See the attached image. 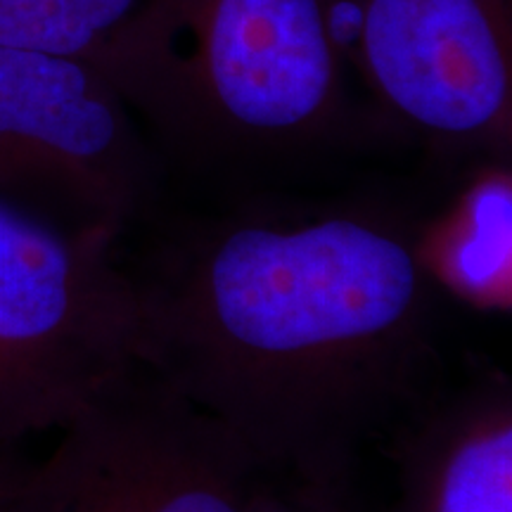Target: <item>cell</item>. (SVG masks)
I'll return each instance as SVG.
<instances>
[{
  "label": "cell",
  "instance_id": "obj_3",
  "mask_svg": "<svg viewBox=\"0 0 512 512\" xmlns=\"http://www.w3.org/2000/svg\"><path fill=\"white\" fill-rule=\"evenodd\" d=\"M143 330L114 240L0 200V451L60 432L128 370Z\"/></svg>",
  "mask_w": 512,
  "mask_h": 512
},
{
  "label": "cell",
  "instance_id": "obj_5",
  "mask_svg": "<svg viewBox=\"0 0 512 512\" xmlns=\"http://www.w3.org/2000/svg\"><path fill=\"white\" fill-rule=\"evenodd\" d=\"M155 195L136 114L98 69L0 46V200L117 242Z\"/></svg>",
  "mask_w": 512,
  "mask_h": 512
},
{
  "label": "cell",
  "instance_id": "obj_6",
  "mask_svg": "<svg viewBox=\"0 0 512 512\" xmlns=\"http://www.w3.org/2000/svg\"><path fill=\"white\" fill-rule=\"evenodd\" d=\"M344 57L382 107L444 150L512 145V0H337Z\"/></svg>",
  "mask_w": 512,
  "mask_h": 512
},
{
  "label": "cell",
  "instance_id": "obj_2",
  "mask_svg": "<svg viewBox=\"0 0 512 512\" xmlns=\"http://www.w3.org/2000/svg\"><path fill=\"white\" fill-rule=\"evenodd\" d=\"M337 0H140L95 69L197 155L299 152L347 124Z\"/></svg>",
  "mask_w": 512,
  "mask_h": 512
},
{
  "label": "cell",
  "instance_id": "obj_10",
  "mask_svg": "<svg viewBox=\"0 0 512 512\" xmlns=\"http://www.w3.org/2000/svg\"><path fill=\"white\" fill-rule=\"evenodd\" d=\"M249 512H361L351 479H297L266 475Z\"/></svg>",
  "mask_w": 512,
  "mask_h": 512
},
{
  "label": "cell",
  "instance_id": "obj_11",
  "mask_svg": "<svg viewBox=\"0 0 512 512\" xmlns=\"http://www.w3.org/2000/svg\"><path fill=\"white\" fill-rule=\"evenodd\" d=\"M22 470H24V463L15 460L12 453L0 451V503H3V498L8 496V491L15 486L17 477L22 475Z\"/></svg>",
  "mask_w": 512,
  "mask_h": 512
},
{
  "label": "cell",
  "instance_id": "obj_1",
  "mask_svg": "<svg viewBox=\"0 0 512 512\" xmlns=\"http://www.w3.org/2000/svg\"><path fill=\"white\" fill-rule=\"evenodd\" d=\"M131 275L140 363L271 477L351 479L358 451L434 396L439 285L392 209L233 211Z\"/></svg>",
  "mask_w": 512,
  "mask_h": 512
},
{
  "label": "cell",
  "instance_id": "obj_8",
  "mask_svg": "<svg viewBox=\"0 0 512 512\" xmlns=\"http://www.w3.org/2000/svg\"><path fill=\"white\" fill-rule=\"evenodd\" d=\"M422 256L437 280L479 304L503 306L510 294V197L498 190L479 197L448 228L427 238L422 233Z\"/></svg>",
  "mask_w": 512,
  "mask_h": 512
},
{
  "label": "cell",
  "instance_id": "obj_9",
  "mask_svg": "<svg viewBox=\"0 0 512 512\" xmlns=\"http://www.w3.org/2000/svg\"><path fill=\"white\" fill-rule=\"evenodd\" d=\"M140 0H0V46L95 67Z\"/></svg>",
  "mask_w": 512,
  "mask_h": 512
},
{
  "label": "cell",
  "instance_id": "obj_4",
  "mask_svg": "<svg viewBox=\"0 0 512 512\" xmlns=\"http://www.w3.org/2000/svg\"><path fill=\"white\" fill-rule=\"evenodd\" d=\"M264 479L219 420L140 363L24 465L0 512H249Z\"/></svg>",
  "mask_w": 512,
  "mask_h": 512
},
{
  "label": "cell",
  "instance_id": "obj_7",
  "mask_svg": "<svg viewBox=\"0 0 512 512\" xmlns=\"http://www.w3.org/2000/svg\"><path fill=\"white\" fill-rule=\"evenodd\" d=\"M394 512H512V387L501 373L432 396L401 425Z\"/></svg>",
  "mask_w": 512,
  "mask_h": 512
}]
</instances>
